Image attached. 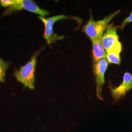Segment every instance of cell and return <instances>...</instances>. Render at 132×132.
I'll return each mask as SVG.
<instances>
[{"instance_id":"8992f818","label":"cell","mask_w":132,"mask_h":132,"mask_svg":"<svg viewBox=\"0 0 132 132\" xmlns=\"http://www.w3.org/2000/svg\"><path fill=\"white\" fill-rule=\"evenodd\" d=\"M132 88V75L126 72L123 76L122 83L118 87L113 89L111 88L113 100H117L124 96Z\"/></svg>"},{"instance_id":"9c48e42d","label":"cell","mask_w":132,"mask_h":132,"mask_svg":"<svg viewBox=\"0 0 132 132\" xmlns=\"http://www.w3.org/2000/svg\"><path fill=\"white\" fill-rule=\"evenodd\" d=\"M102 36L98 37L92 42L93 59L94 63L104 58H106V53L104 50L102 42Z\"/></svg>"},{"instance_id":"8fae6325","label":"cell","mask_w":132,"mask_h":132,"mask_svg":"<svg viewBox=\"0 0 132 132\" xmlns=\"http://www.w3.org/2000/svg\"><path fill=\"white\" fill-rule=\"evenodd\" d=\"M18 2V0H1L0 1V4L2 7H10L17 4Z\"/></svg>"},{"instance_id":"7a4b0ae2","label":"cell","mask_w":132,"mask_h":132,"mask_svg":"<svg viewBox=\"0 0 132 132\" xmlns=\"http://www.w3.org/2000/svg\"><path fill=\"white\" fill-rule=\"evenodd\" d=\"M120 11L118 10L99 21H94L91 16L88 23L83 27L82 31L93 42L98 37L103 35L104 31L107 28L110 22Z\"/></svg>"},{"instance_id":"30bf717a","label":"cell","mask_w":132,"mask_h":132,"mask_svg":"<svg viewBox=\"0 0 132 132\" xmlns=\"http://www.w3.org/2000/svg\"><path fill=\"white\" fill-rule=\"evenodd\" d=\"M9 66V63L3 61L0 58V82H4L6 70Z\"/></svg>"},{"instance_id":"7c38bea8","label":"cell","mask_w":132,"mask_h":132,"mask_svg":"<svg viewBox=\"0 0 132 132\" xmlns=\"http://www.w3.org/2000/svg\"><path fill=\"white\" fill-rule=\"evenodd\" d=\"M132 22V12H131L130 15L127 17L124 20V21H123L122 23L121 24L120 27V28L121 29H123V28L125 27V26L129 23H131Z\"/></svg>"},{"instance_id":"5b68a950","label":"cell","mask_w":132,"mask_h":132,"mask_svg":"<svg viewBox=\"0 0 132 132\" xmlns=\"http://www.w3.org/2000/svg\"><path fill=\"white\" fill-rule=\"evenodd\" d=\"M109 62L106 58L95 63L94 65V72L96 83V94L97 97L103 100L102 87L105 83L104 75L108 67Z\"/></svg>"},{"instance_id":"52a82bcc","label":"cell","mask_w":132,"mask_h":132,"mask_svg":"<svg viewBox=\"0 0 132 132\" xmlns=\"http://www.w3.org/2000/svg\"><path fill=\"white\" fill-rule=\"evenodd\" d=\"M117 27L108 26L102 36V42L105 52H108L118 41Z\"/></svg>"},{"instance_id":"3957f363","label":"cell","mask_w":132,"mask_h":132,"mask_svg":"<svg viewBox=\"0 0 132 132\" xmlns=\"http://www.w3.org/2000/svg\"><path fill=\"white\" fill-rule=\"evenodd\" d=\"M38 18L42 21L45 25V31L43 37L46 40L48 45L55 42L57 40H60L63 38V36H58L54 33L53 28L54 23L60 20L71 18V17L65 15H57L47 18L41 16L38 17Z\"/></svg>"},{"instance_id":"ba28073f","label":"cell","mask_w":132,"mask_h":132,"mask_svg":"<svg viewBox=\"0 0 132 132\" xmlns=\"http://www.w3.org/2000/svg\"><path fill=\"white\" fill-rule=\"evenodd\" d=\"M122 44L119 42L116 43L108 52H106V58L109 63L119 65L121 63L120 53L122 51Z\"/></svg>"},{"instance_id":"6da1fadb","label":"cell","mask_w":132,"mask_h":132,"mask_svg":"<svg viewBox=\"0 0 132 132\" xmlns=\"http://www.w3.org/2000/svg\"><path fill=\"white\" fill-rule=\"evenodd\" d=\"M44 48L43 47L35 52L31 59L26 65L22 66L19 70L15 71L14 73L17 81L22 83L25 87H28L30 89H34L35 88V72L37 57Z\"/></svg>"},{"instance_id":"277c9868","label":"cell","mask_w":132,"mask_h":132,"mask_svg":"<svg viewBox=\"0 0 132 132\" xmlns=\"http://www.w3.org/2000/svg\"><path fill=\"white\" fill-rule=\"evenodd\" d=\"M23 10L30 12L39 14L41 17H44L49 14V12L45 10L40 9L36 4L31 0H18L17 4L11 5L5 10L3 16L7 15L11 13Z\"/></svg>"}]
</instances>
